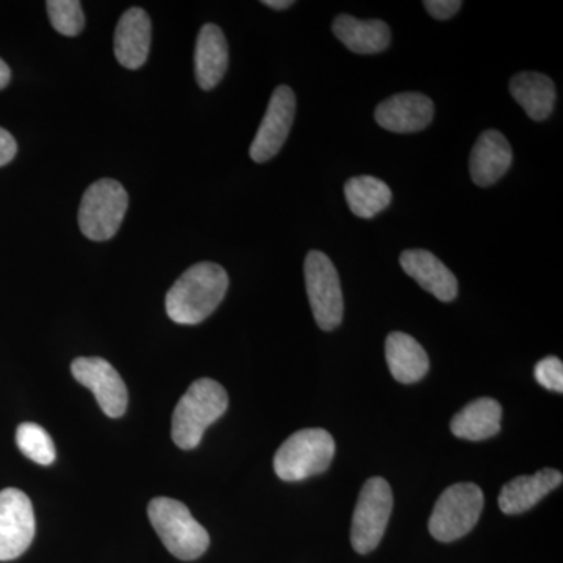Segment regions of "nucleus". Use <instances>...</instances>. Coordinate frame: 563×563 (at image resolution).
Wrapping results in <instances>:
<instances>
[{"mask_svg":"<svg viewBox=\"0 0 563 563\" xmlns=\"http://www.w3.org/2000/svg\"><path fill=\"white\" fill-rule=\"evenodd\" d=\"M229 288V276L217 263L192 265L166 295V313L177 324H199L217 310Z\"/></svg>","mask_w":563,"mask_h":563,"instance_id":"obj_1","label":"nucleus"},{"mask_svg":"<svg viewBox=\"0 0 563 563\" xmlns=\"http://www.w3.org/2000/svg\"><path fill=\"white\" fill-rule=\"evenodd\" d=\"M228 407V391L217 380L199 379L192 383L174 410V443L185 451L198 448L207 428L220 420Z\"/></svg>","mask_w":563,"mask_h":563,"instance_id":"obj_2","label":"nucleus"},{"mask_svg":"<svg viewBox=\"0 0 563 563\" xmlns=\"http://www.w3.org/2000/svg\"><path fill=\"white\" fill-rule=\"evenodd\" d=\"M147 514L166 550L180 561H195L209 550V532L184 503L162 496L152 499Z\"/></svg>","mask_w":563,"mask_h":563,"instance_id":"obj_3","label":"nucleus"},{"mask_svg":"<svg viewBox=\"0 0 563 563\" xmlns=\"http://www.w3.org/2000/svg\"><path fill=\"white\" fill-rule=\"evenodd\" d=\"M335 455V440L324 429H302L288 437L274 457V472L285 483L324 473Z\"/></svg>","mask_w":563,"mask_h":563,"instance_id":"obj_4","label":"nucleus"},{"mask_svg":"<svg viewBox=\"0 0 563 563\" xmlns=\"http://www.w3.org/2000/svg\"><path fill=\"white\" fill-rule=\"evenodd\" d=\"M483 510L484 493L476 484L451 485L440 495L433 507L429 532L439 542H454L472 531Z\"/></svg>","mask_w":563,"mask_h":563,"instance_id":"obj_5","label":"nucleus"},{"mask_svg":"<svg viewBox=\"0 0 563 563\" xmlns=\"http://www.w3.org/2000/svg\"><path fill=\"white\" fill-rule=\"evenodd\" d=\"M129 195L120 181L101 179L88 187L79 209L80 231L92 242H107L120 231Z\"/></svg>","mask_w":563,"mask_h":563,"instance_id":"obj_6","label":"nucleus"},{"mask_svg":"<svg viewBox=\"0 0 563 563\" xmlns=\"http://www.w3.org/2000/svg\"><path fill=\"white\" fill-rule=\"evenodd\" d=\"M307 295L318 328L331 332L342 324L344 303L342 284L331 258L320 251H310L303 263Z\"/></svg>","mask_w":563,"mask_h":563,"instance_id":"obj_7","label":"nucleus"},{"mask_svg":"<svg viewBox=\"0 0 563 563\" xmlns=\"http://www.w3.org/2000/svg\"><path fill=\"white\" fill-rule=\"evenodd\" d=\"M393 510L390 484L383 477H372L363 485L354 517L351 542L358 554H368L379 547Z\"/></svg>","mask_w":563,"mask_h":563,"instance_id":"obj_8","label":"nucleus"},{"mask_svg":"<svg viewBox=\"0 0 563 563\" xmlns=\"http://www.w3.org/2000/svg\"><path fill=\"white\" fill-rule=\"evenodd\" d=\"M35 537V514L29 496L18 488L0 492V562L29 550Z\"/></svg>","mask_w":563,"mask_h":563,"instance_id":"obj_9","label":"nucleus"},{"mask_svg":"<svg viewBox=\"0 0 563 563\" xmlns=\"http://www.w3.org/2000/svg\"><path fill=\"white\" fill-rule=\"evenodd\" d=\"M295 114V92H292L290 87L280 85V87L274 90L257 135L252 141L250 150L252 161L265 163L279 154L285 141L290 135Z\"/></svg>","mask_w":563,"mask_h":563,"instance_id":"obj_10","label":"nucleus"},{"mask_svg":"<svg viewBox=\"0 0 563 563\" xmlns=\"http://www.w3.org/2000/svg\"><path fill=\"white\" fill-rule=\"evenodd\" d=\"M74 379L90 388L102 412L110 418L125 413L129 402L128 387L120 373L101 357H79L70 365Z\"/></svg>","mask_w":563,"mask_h":563,"instance_id":"obj_11","label":"nucleus"},{"mask_svg":"<svg viewBox=\"0 0 563 563\" xmlns=\"http://www.w3.org/2000/svg\"><path fill=\"white\" fill-rule=\"evenodd\" d=\"M374 118L388 132L424 131L433 120V102L421 92H401L380 102Z\"/></svg>","mask_w":563,"mask_h":563,"instance_id":"obj_12","label":"nucleus"},{"mask_svg":"<svg viewBox=\"0 0 563 563\" xmlns=\"http://www.w3.org/2000/svg\"><path fill=\"white\" fill-rule=\"evenodd\" d=\"M404 273L417 280L420 287L435 296L439 301L451 302L457 296L459 284L453 273L432 252L424 250L404 251L399 257Z\"/></svg>","mask_w":563,"mask_h":563,"instance_id":"obj_13","label":"nucleus"},{"mask_svg":"<svg viewBox=\"0 0 563 563\" xmlns=\"http://www.w3.org/2000/svg\"><path fill=\"white\" fill-rule=\"evenodd\" d=\"M152 40L150 14L131 9L122 14L114 31V55L124 68L139 69L147 60Z\"/></svg>","mask_w":563,"mask_h":563,"instance_id":"obj_14","label":"nucleus"},{"mask_svg":"<svg viewBox=\"0 0 563 563\" xmlns=\"http://www.w3.org/2000/svg\"><path fill=\"white\" fill-rule=\"evenodd\" d=\"M512 147L501 132L485 131L470 155V174L477 187H490L512 165Z\"/></svg>","mask_w":563,"mask_h":563,"instance_id":"obj_15","label":"nucleus"},{"mask_svg":"<svg viewBox=\"0 0 563 563\" xmlns=\"http://www.w3.org/2000/svg\"><path fill=\"white\" fill-rule=\"evenodd\" d=\"M563 476L553 468L540 470L532 476H518L504 485L499 493V509L507 515L528 512L537 503L542 501L548 493L561 487Z\"/></svg>","mask_w":563,"mask_h":563,"instance_id":"obj_16","label":"nucleus"},{"mask_svg":"<svg viewBox=\"0 0 563 563\" xmlns=\"http://www.w3.org/2000/svg\"><path fill=\"white\" fill-rule=\"evenodd\" d=\"M228 66L229 46L224 33L218 25H203L195 51V73L199 87L206 91L213 90L224 77Z\"/></svg>","mask_w":563,"mask_h":563,"instance_id":"obj_17","label":"nucleus"},{"mask_svg":"<svg viewBox=\"0 0 563 563\" xmlns=\"http://www.w3.org/2000/svg\"><path fill=\"white\" fill-rule=\"evenodd\" d=\"M332 32L354 54H380L390 46V27L379 20L362 21L340 14L333 21Z\"/></svg>","mask_w":563,"mask_h":563,"instance_id":"obj_18","label":"nucleus"},{"mask_svg":"<svg viewBox=\"0 0 563 563\" xmlns=\"http://www.w3.org/2000/svg\"><path fill=\"white\" fill-rule=\"evenodd\" d=\"M385 358L391 376L401 384H415L429 372V357L413 336L391 332L385 342Z\"/></svg>","mask_w":563,"mask_h":563,"instance_id":"obj_19","label":"nucleus"},{"mask_svg":"<svg viewBox=\"0 0 563 563\" xmlns=\"http://www.w3.org/2000/svg\"><path fill=\"white\" fill-rule=\"evenodd\" d=\"M501 404L493 398H479L455 415L451 421V431L459 439L481 442L501 431Z\"/></svg>","mask_w":563,"mask_h":563,"instance_id":"obj_20","label":"nucleus"},{"mask_svg":"<svg viewBox=\"0 0 563 563\" xmlns=\"http://www.w3.org/2000/svg\"><path fill=\"white\" fill-rule=\"evenodd\" d=\"M510 92L533 121H544L553 113L555 87L550 77L540 73H520L510 80Z\"/></svg>","mask_w":563,"mask_h":563,"instance_id":"obj_21","label":"nucleus"},{"mask_svg":"<svg viewBox=\"0 0 563 563\" xmlns=\"http://www.w3.org/2000/svg\"><path fill=\"white\" fill-rule=\"evenodd\" d=\"M344 198L355 217L372 220L391 202V190L385 181L372 176L352 177L344 185Z\"/></svg>","mask_w":563,"mask_h":563,"instance_id":"obj_22","label":"nucleus"},{"mask_svg":"<svg viewBox=\"0 0 563 563\" xmlns=\"http://www.w3.org/2000/svg\"><path fill=\"white\" fill-rule=\"evenodd\" d=\"M16 443L25 457L40 465H51L55 461V444L49 433L35 422H22L16 431Z\"/></svg>","mask_w":563,"mask_h":563,"instance_id":"obj_23","label":"nucleus"},{"mask_svg":"<svg viewBox=\"0 0 563 563\" xmlns=\"http://www.w3.org/2000/svg\"><path fill=\"white\" fill-rule=\"evenodd\" d=\"M52 27L65 36H77L85 27L84 10L77 0H49L46 3Z\"/></svg>","mask_w":563,"mask_h":563,"instance_id":"obj_24","label":"nucleus"},{"mask_svg":"<svg viewBox=\"0 0 563 563\" xmlns=\"http://www.w3.org/2000/svg\"><path fill=\"white\" fill-rule=\"evenodd\" d=\"M537 383L551 391H563V363L558 357L542 358L533 369Z\"/></svg>","mask_w":563,"mask_h":563,"instance_id":"obj_25","label":"nucleus"},{"mask_svg":"<svg viewBox=\"0 0 563 563\" xmlns=\"http://www.w3.org/2000/svg\"><path fill=\"white\" fill-rule=\"evenodd\" d=\"M422 5L439 21L451 20L462 9L461 0H426Z\"/></svg>","mask_w":563,"mask_h":563,"instance_id":"obj_26","label":"nucleus"},{"mask_svg":"<svg viewBox=\"0 0 563 563\" xmlns=\"http://www.w3.org/2000/svg\"><path fill=\"white\" fill-rule=\"evenodd\" d=\"M18 152L16 140L11 136L10 132L0 128V166H5L7 163L13 161Z\"/></svg>","mask_w":563,"mask_h":563,"instance_id":"obj_27","label":"nucleus"},{"mask_svg":"<svg viewBox=\"0 0 563 563\" xmlns=\"http://www.w3.org/2000/svg\"><path fill=\"white\" fill-rule=\"evenodd\" d=\"M11 73L9 65L0 58V90L7 87L10 84Z\"/></svg>","mask_w":563,"mask_h":563,"instance_id":"obj_28","label":"nucleus"},{"mask_svg":"<svg viewBox=\"0 0 563 563\" xmlns=\"http://www.w3.org/2000/svg\"><path fill=\"white\" fill-rule=\"evenodd\" d=\"M292 0H265L263 5L269 7L273 10H287L292 5Z\"/></svg>","mask_w":563,"mask_h":563,"instance_id":"obj_29","label":"nucleus"}]
</instances>
